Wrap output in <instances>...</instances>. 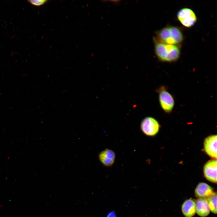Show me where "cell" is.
Returning <instances> with one entry per match:
<instances>
[{"instance_id":"cell-14","label":"cell","mask_w":217,"mask_h":217,"mask_svg":"<svg viewBox=\"0 0 217 217\" xmlns=\"http://www.w3.org/2000/svg\"><path fill=\"white\" fill-rule=\"evenodd\" d=\"M28 1L32 5L39 6L45 4L48 1L47 0H31Z\"/></svg>"},{"instance_id":"cell-13","label":"cell","mask_w":217,"mask_h":217,"mask_svg":"<svg viewBox=\"0 0 217 217\" xmlns=\"http://www.w3.org/2000/svg\"><path fill=\"white\" fill-rule=\"evenodd\" d=\"M210 210L213 213H217V194L215 192L207 198Z\"/></svg>"},{"instance_id":"cell-6","label":"cell","mask_w":217,"mask_h":217,"mask_svg":"<svg viewBox=\"0 0 217 217\" xmlns=\"http://www.w3.org/2000/svg\"><path fill=\"white\" fill-rule=\"evenodd\" d=\"M217 135H212L206 137L204 143V150L211 157L216 160L217 157Z\"/></svg>"},{"instance_id":"cell-5","label":"cell","mask_w":217,"mask_h":217,"mask_svg":"<svg viewBox=\"0 0 217 217\" xmlns=\"http://www.w3.org/2000/svg\"><path fill=\"white\" fill-rule=\"evenodd\" d=\"M217 161L213 159L207 162L203 168L205 178L208 181L215 184L217 183Z\"/></svg>"},{"instance_id":"cell-2","label":"cell","mask_w":217,"mask_h":217,"mask_svg":"<svg viewBox=\"0 0 217 217\" xmlns=\"http://www.w3.org/2000/svg\"><path fill=\"white\" fill-rule=\"evenodd\" d=\"M156 91L158 93L159 103L162 109L167 113H171L175 104L173 96L165 86H160Z\"/></svg>"},{"instance_id":"cell-11","label":"cell","mask_w":217,"mask_h":217,"mask_svg":"<svg viewBox=\"0 0 217 217\" xmlns=\"http://www.w3.org/2000/svg\"><path fill=\"white\" fill-rule=\"evenodd\" d=\"M195 201L191 198H190L186 200L183 203L181 206V211L185 217H192L195 214Z\"/></svg>"},{"instance_id":"cell-4","label":"cell","mask_w":217,"mask_h":217,"mask_svg":"<svg viewBox=\"0 0 217 217\" xmlns=\"http://www.w3.org/2000/svg\"><path fill=\"white\" fill-rule=\"evenodd\" d=\"M177 17L181 24L187 27L193 26L197 20L194 12L188 8H184L180 10L177 13Z\"/></svg>"},{"instance_id":"cell-7","label":"cell","mask_w":217,"mask_h":217,"mask_svg":"<svg viewBox=\"0 0 217 217\" xmlns=\"http://www.w3.org/2000/svg\"><path fill=\"white\" fill-rule=\"evenodd\" d=\"M99 161L104 166L109 167L114 164L115 159V153L112 150L105 149L99 155Z\"/></svg>"},{"instance_id":"cell-15","label":"cell","mask_w":217,"mask_h":217,"mask_svg":"<svg viewBox=\"0 0 217 217\" xmlns=\"http://www.w3.org/2000/svg\"><path fill=\"white\" fill-rule=\"evenodd\" d=\"M107 217H116V216L115 212L112 211L108 214Z\"/></svg>"},{"instance_id":"cell-12","label":"cell","mask_w":217,"mask_h":217,"mask_svg":"<svg viewBox=\"0 0 217 217\" xmlns=\"http://www.w3.org/2000/svg\"><path fill=\"white\" fill-rule=\"evenodd\" d=\"M172 38L175 45L181 43L183 40V36L182 32L178 27L169 26Z\"/></svg>"},{"instance_id":"cell-8","label":"cell","mask_w":217,"mask_h":217,"mask_svg":"<svg viewBox=\"0 0 217 217\" xmlns=\"http://www.w3.org/2000/svg\"><path fill=\"white\" fill-rule=\"evenodd\" d=\"M214 192L212 188L204 182L199 183L195 190V196L198 199H207Z\"/></svg>"},{"instance_id":"cell-9","label":"cell","mask_w":217,"mask_h":217,"mask_svg":"<svg viewBox=\"0 0 217 217\" xmlns=\"http://www.w3.org/2000/svg\"><path fill=\"white\" fill-rule=\"evenodd\" d=\"M195 202L196 212L199 215L204 217L209 214L210 210L207 199L198 198Z\"/></svg>"},{"instance_id":"cell-3","label":"cell","mask_w":217,"mask_h":217,"mask_svg":"<svg viewBox=\"0 0 217 217\" xmlns=\"http://www.w3.org/2000/svg\"><path fill=\"white\" fill-rule=\"evenodd\" d=\"M140 129L143 133L149 136L156 135L159 131L160 125L158 121L151 117H147L142 121Z\"/></svg>"},{"instance_id":"cell-1","label":"cell","mask_w":217,"mask_h":217,"mask_svg":"<svg viewBox=\"0 0 217 217\" xmlns=\"http://www.w3.org/2000/svg\"><path fill=\"white\" fill-rule=\"evenodd\" d=\"M154 43L155 52L160 60L171 62L178 59L180 56V51L178 46L164 43L155 39Z\"/></svg>"},{"instance_id":"cell-10","label":"cell","mask_w":217,"mask_h":217,"mask_svg":"<svg viewBox=\"0 0 217 217\" xmlns=\"http://www.w3.org/2000/svg\"><path fill=\"white\" fill-rule=\"evenodd\" d=\"M157 37L159 41H158V42L165 44L176 45L172 38L169 26L165 27L160 30L157 32Z\"/></svg>"}]
</instances>
